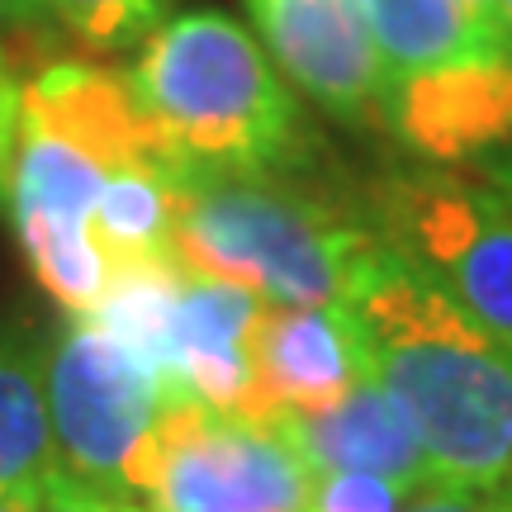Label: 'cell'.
Returning a JSON list of instances; mask_svg holds the SVG:
<instances>
[{"label":"cell","instance_id":"cell-10","mask_svg":"<svg viewBox=\"0 0 512 512\" xmlns=\"http://www.w3.org/2000/svg\"><path fill=\"white\" fill-rule=\"evenodd\" d=\"M266 304L209 275L176 271L166 294L157 370L181 403L247 413L252 403V332Z\"/></svg>","mask_w":512,"mask_h":512},{"label":"cell","instance_id":"cell-18","mask_svg":"<svg viewBox=\"0 0 512 512\" xmlns=\"http://www.w3.org/2000/svg\"><path fill=\"white\" fill-rule=\"evenodd\" d=\"M479 176L512 204V143L498 147V152H489V157H479Z\"/></svg>","mask_w":512,"mask_h":512},{"label":"cell","instance_id":"cell-1","mask_svg":"<svg viewBox=\"0 0 512 512\" xmlns=\"http://www.w3.org/2000/svg\"><path fill=\"white\" fill-rule=\"evenodd\" d=\"M176 157L147 124L124 72L48 62L19 81L5 214L38 285L67 313H95L114 285L95 242V204L110 176Z\"/></svg>","mask_w":512,"mask_h":512},{"label":"cell","instance_id":"cell-8","mask_svg":"<svg viewBox=\"0 0 512 512\" xmlns=\"http://www.w3.org/2000/svg\"><path fill=\"white\" fill-rule=\"evenodd\" d=\"M152 512H309L313 470L271 418L176 403L143 470Z\"/></svg>","mask_w":512,"mask_h":512},{"label":"cell","instance_id":"cell-20","mask_svg":"<svg viewBox=\"0 0 512 512\" xmlns=\"http://www.w3.org/2000/svg\"><path fill=\"white\" fill-rule=\"evenodd\" d=\"M465 10H470V15L489 29V34H498V5H494V0H465Z\"/></svg>","mask_w":512,"mask_h":512},{"label":"cell","instance_id":"cell-2","mask_svg":"<svg viewBox=\"0 0 512 512\" xmlns=\"http://www.w3.org/2000/svg\"><path fill=\"white\" fill-rule=\"evenodd\" d=\"M342 309L366 370L394 394L441 484L494 494L512 479V347L422 285L389 247Z\"/></svg>","mask_w":512,"mask_h":512},{"label":"cell","instance_id":"cell-19","mask_svg":"<svg viewBox=\"0 0 512 512\" xmlns=\"http://www.w3.org/2000/svg\"><path fill=\"white\" fill-rule=\"evenodd\" d=\"M43 19V0H0V24H34Z\"/></svg>","mask_w":512,"mask_h":512},{"label":"cell","instance_id":"cell-22","mask_svg":"<svg viewBox=\"0 0 512 512\" xmlns=\"http://www.w3.org/2000/svg\"><path fill=\"white\" fill-rule=\"evenodd\" d=\"M0 512H38L34 498H19V494H5L0 489Z\"/></svg>","mask_w":512,"mask_h":512},{"label":"cell","instance_id":"cell-13","mask_svg":"<svg viewBox=\"0 0 512 512\" xmlns=\"http://www.w3.org/2000/svg\"><path fill=\"white\" fill-rule=\"evenodd\" d=\"M34 332L0 323V489L19 498H43L62 475L53 418H48V375Z\"/></svg>","mask_w":512,"mask_h":512},{"label":"cell","instance_id":"cell-24","mask_svg":"<svg viewBox=\"0 0 512 512\" xmlns=\"http://www.w3.org/2000/svg\"><path fill=\"white\" fill-rule=\"evenodd\" d=\"M5 72H10V67H5V53H0V76H5Z\"/></svg>","mask_w":512,"mask_h":512},{"label":"cell","instance_id":"cell-3","mask_svg":"<svg viewBox=\"0 0 512 512\" xmlns=\"http://www.w3.org/2000/svg\"><path fill=\"white\" fill-rule=\"evenodd\" d=\"M147 124L185 166L304 176L313 128L261 38L223 10L162 19L124 72Z\"/></svg>","mask_w":512,"mask_h":512},{"label":"cell","instance_id":"cell-23","mask_svg":"<svg viewBox=\"0 0 512 512\" xmlns=\"http://www.w3.org/2000/svg\"><path fill=\"white\" fill-rule=\"evenodd\" d=\"M484 512H512V479L503 484V489H494V494H489V508H484Z\"/></svg>","mask_w":512,"mask_h":512},{"label":"cell","instance_id":"cell-7","mask_svg":"<svg viewBox=\"0 0 512 512\" xmlns=\"http://www.w3.org/2000/svg\"><path fill=\"white\" fill-rule=\"evenodd\" d=\"M366 219L422 285L512 347V204L456 171H389L370 185Z\"/></svg>","mask_w":512,"mask_h":512},{"label":"cell","instance_id":"cell-9","mask_svg":"<svg viewBox=\"0 0 512 512\" xmlns=\"http://www.w3.org/2000/svg\"><path fill=\"white\" fill-rule=\"evenodd\" d=\"M261 48L318 110L347 128H384L380 67L361 0H247Z\"/></svg>","mask_w":512,"mask_h":512},{"label":"cell","instance_id":"cell-12","mask_svg":"<svg viewBox=\"0 0 512 512\" xmlns=\"http://www.w3.org/2000/svg\"><path fill=\"white\" fill-rule=\"evenodd\" d=\"M285 437L294 441V451L304 456V465L318 475H384L403 484V489H422L432 484L437 470L422 456L413 422L403 418V408L394 394L384 389L375 375H361L347 394H337L323 408L309 413H280L271 418Z\"/></svg>","mask_w":512,"mask_h":512},{"label":"cell","instance_id":"cell-6","mask_svg":"<svg viewBox=\"0 0 512 512\" xmlns=\"http://www.w3.org/2000/svg\"><path fill=\"white\" fill-rule=\"evenodd\" d=\"M43 375L62 475L105 494H143L152 437L181 403L162 370L100 318L72 313L48 337Z\"/></svg>","mask_w":512,"mask_h":512},{"label":"cell","instance_id":"cell-16","mask_svg":"<svg viewBox=\"0 0 512 512\" xmlns=\"http://www.w3.org/2000/svg\"><path fill=\"white\" fill-rule=\"evenodd\" d=\"M38 512H152V508L128 494H105V489H91V484L57 475L53 489L38 498Z\"/></svg>","mask_w":512,"mask_h":512},{"label":"cell","instance_id":"cell-17","mask_svg":"<svg viewBox=\"0 0 512 512\" xmlns=\"http://www.w3.org/2000/svg\"><path fill=\"white\" fill-rule=\"evenodd\" d=\"M484 508H489V494L432 479V484H422V489H413L403 498L399 512H484Z\"/></svg>","mask_w":512,"mask_h":512},{"label":"cell","instance_id":"cell-4","mask_svg":"<svg viewBox=\"0 0 512 512\" xmlns=\"http://www.w3.org/2000/svg\"><path fill=\"white\" fill-rule=\"evenodd\" d=\"M380 247L366 209L328 200L304 176L181 166L176 266L261 304H347Z\"/></svg>","mask_w":512,"mask_h":512},{"label":"cell","instance_id":"cell-11","mask_svg":"<svg viewBox=\"0 0 512 512\" xmlns=\"http://www.w3.org/2000/svg\"><path fill=\"white\" fill-rule=\"evenodd\" d=\"M366 375L342 304H266L252 332V418L309 413Z\"/></svg>","mask_w":512,"mask_h":512},{"label":"cell","instance_id":"cell-15","mask_svg":"<svg viewBox=\"0 0 512 512\" xmlns=\"http://www.w3.org/2000/svg\"><path fill=\"white\" fill-rule=\"evenodd\" d=\"M413 489H403L384 475H318L313 479L309 512H399L403 498Z\"/></svg>","mask_w":512,"mask_h":512},{"label":"cell","instance_id":"cell-21","mask_svg":"<svg viewBox=\"0 0 512 512\" xmlns=\"http://www.w3.org/2000/svg\"><path fill=\"white\" fill-rule=\"evenodd\" d=\"M498 5V38H503V48L512 53V0H494Z\"/></svg>","mask_w":512,"mask_h":512},{"label":"cell","instance_id":"cell-14","mask_svg":"<svg viewBox=\"0 0 512 512\" xmlns=\"http://www.w3.org/2000/svg\"><path fill=\"white\" fill-rule=\"evenodd\" d=\"M166 5L171 0H43V15H53L86 48L119 53V48L143 43L162 24Z\"/></svg>","mask_w":512,"mask_h":512},{"label":"cell","instance_id":"cell-5","mask_svg":"<svg viewBox=\"0 0 512 512\" xmlns=\"http://www.w3.org/2000/svg\"><path fill=\"white\" fill-rule=\"evenodd\" d=\"M380 67L384 128L432 162H479L512 143V53L465 0H361Z\"/></svg>","mask_w":512,"mask_h":512}]
</instances>
